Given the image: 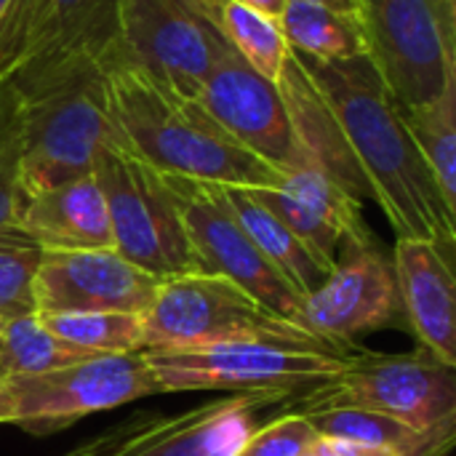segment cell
I'll return each instance as SVG.
<instances>
[{
  "label": "cell",
  "mask_w": 456,
  "mask_h": 456,
  "mask_svg": "<svg viewBox=\"0 0 456 456\" xmlns=\"http://www.w3.org/2000/svg\"><path fill=\"white\" fill-rule=\"evenodd\" d=\"M307 456H393L379 449H369V446H358V444H347V441H334V438H318L315 446L307 452Z\"/></svg>",
  "instance_id": "obj_31"
},
{
  "label": "cell",
  "mask_w": 456,
  "mask_h": 456,
  "mask_svg": "<svg viewBox=\"0 0 456 456\" xmlns=\"http://www.w3.org/2000/svg\"><path fill=\"white\" fill-rule=\"evenodd\" d=\"M43 326L96 355H136L144 350V321L134 313L37 315Z\"/></svg>",
  "instance_id": "obj_27"
},
{
  "label": "cell",
  "mask_w": 456,
  "mask_h": 456,
  "mask_svg": "<svg viewBox=\"0 0 456 456\" xmlns=\"http://www.w3.org/2000/svg\"><path fill=\"white\" fill-rule=\"evenodd\" d=\"M19 200V104L11 86H0V230L13 222Z\"/></svg>",
  "instance_id": "obj_30"
},
{
  "label": "cell",
  "mask_w": 456,
  "mask_h": 456,
  "mask_svg": "<svg viewBox=\"0 0 456 456\" xmlns=\"http://www.w3.org/2000/svg\"><path fill=\"white\" fill-rule=\"evenodd\" d=\"M393 275L401 315L419 347L456 369V278L452 256L428 240L398 238Z\"/></svg>",
  "instance_id": "obj_18"
},
{
  "label": "cell",
  "mask_w": 456,
  "mask_h": 456,
  "mask_svg": "<svg viewBox=\"0 0 456 456\" xmlns=\"http://www.w3.org/2000/svg\"><path fill=\"white\" fill-rule=\"evenodd\" d=\"M176 200L190 248L200 273L222 275L251 294L270 313L299 326L302 297H297L278 270L254 246L246 230L232 216L222 184L163 174Z\"/></svg>",
  "instance_id": "obj_11"
},
{
  "label": "cell",
  "mask_w": 456,
  "mask_h": 456,
  "mask_svg": "<svg viewBox=\"0 0 456 456\" xmlns=\"http://www.w3.org/2000/svg\"><path fill=\"white\" fill-rule=\"evenodd\" d=\"M43 248L13 224L0 230V323L35 313V275Z\"/></svg>",
  "instance_id": "obj_28"
},
{
  "label": "cell",
  "mask_w": 456,
  "mask_h": 456,
  "mask_svg": "<svg viewBox=\"0 0 456 456\" xmlns=\"http://www.w3.org/2000/svg\"><path fill=\"white\" fill-rule=\"evenodd\" d=\"M318 438L307 417L291 411L254 430L235 456H307Z\"/></svg>",
  "instance_id": "obj_29"
},
{
  "label": "cell",
  "mask_w": 456,
  "mask_h": 456,
  "mask_svg": "<svg viewBox=\"0 0 456 456\" xmlns=\"http://www.w3.org/2000/svg\"><path fill=\"white\" fill-rule=\"evenodd\" d=\"M142 321L144 350L265 342L331 355H350L313 337L302 326L270 313L240 286L211 273L163 278Z\"/></svg>",
  "instance_id": "obj_4"
},
{
  "label": "cell",
  "mask_w": 456,
  "mask_h": 456,
  "mask_svg": "<svg viewBox=\"0 0 456 456\" xmlns=\"http://www.w3.org/2000/svg\"><path fill=\"white\" fill-rule=\"evenodd\" d=\"M222 192L238 224L246 230L254 246L265 254V259L278 270V275L289 283V289L297 297L305 299L326 281L331 270H326L310 254V248L246 187H222Z\"/></svg>",
  "instance_id": "obj_21"
},
{
  "label": "cell",
  "mask_w": 456,
  "mask_h": 456,
  "mask_svg": "<svg viewBox=\"0 0 456 456\" xmlns=\"http://www.w3.org/2000/svg\"><path fill=\"white\" fill-rule=\"evenodd\" d=\"M11 224L43 251L112 248L107 206L94 174L21 198Z\"/></svg>",
  "instance_id": "obj_19"
},
{
  "label": "cell",
  "mask_w": 456,
  "mask_h": 456,
  "mask_svg": "<svg viewBox=\"0 0 456 456\" xmlns=\"http://www.w3.org/2000/svg\"><path fill=\"white\" fill-rule=\"evenodd\" d=\"M94 176L104 195L112 248L126 262L160 281L200 273L176 200L158 168L115 136L99 150Z\"/></svg>",
  "instance_id": "obj_5"
},
{
  "label": "cell",
  "mask_w": 456,
  "mask_h": 456,
  "mask_svg": "<svg viewBox=\"0 0 456 456\" xmlns=\"http://www.w3.org/2000/svg\"><path fill=\"white\" fill-rule=\"evenodd\" d=\"M5 377H8V374H5V369H3V363H0V382H3Z\"/></svg>",
  "instance_id": "obj_35"
},
{
  "label": "cell",
  "mask_w": 456,
  "mask_h": 456,
  "mask_svg": "<svg viewBox=\"0 0 456 456\" xmlns=\"http://www.w3.org/2000/svg\"><path fill=\"white\" fill-rule=\"evenodd\" d=\"M299 414L358 409L401 419L417 430H456V369L428 350L406 355L358 353L321 387L297 398Z\"/></svg>",
  "instance_id": "obj_7"
},
{
  "label": "cell",
  "mask_w": 456,
  "mask_h": 456,
  "mask_svg": "<svg viewBox=\"0 0 456 456\" xmlns=\"http://www.w3.org/2000/svg\"><path fill=\"white\" fill-rule=\"evenodd\" d=\"M403 126L441 187L444 200L456 211V77L417 107H398Z\"/></svg>",
  "instance_id": "obj_25"
},
{
  "label": "cell",
  "mask_w": 456,
  "mask_h": 456,
  "mask_svg": "<svg viewBox=\"0 0 456 456\" xmlns=\"http://www.w3.org/2000/svg\"><path fill=\"white\" fill-rule=\"evenodd\" d=\"M275 21L289 51L299 56L342 61L366 53L355 11L337 8L326 0H286Z\"/></svg>",
  "instance_id": "obj_23"
},
{
  "label": "cell",
  "mask_w": 456,
  "mask_h": 456,
  "mask_svg": "<svg viewBox=\"0 0 456 456\" xmlns=\"http://www.w3.org/2000/svg\"><path fill=\"white\" fill-rule=\"evenodd\" d=\"M283 398L235 393L187 411H136L59 456H235L262 409Z\"/></svg>",
  "instance_id": "obj_10"
},
{
  "label": "cell",
  "mask_w": 456,
  "mask_h": 456,
  "mask_svg": "<svg viewBox=\"0 0 456 456\" xmlns=\"http://www.w3.org/2000/svg\"><path fill=\"white\" fill-rule=\"evenodd\" d=\"M166 390L142 355H99L43 374H11L0 382V425L45 433L88 414L110 411Z\"/></svg>",
  "instance_id": "obj_9"
},
{
  "label": "cell",
  "mask_w": 456,
  "mask_h": 456,
  "mask_svg": "<svg viewBox=\"0 0 456 456\" xmlns=\"http://www.w3.org/2000/svg\"><path fill=\"white\" fill-rule=\"evenodd\" d=\"M139 355L166 393H273L283 401L321 387L347 363V355L265 342L144 350Z\"/></svg>",
  "instance_id": "obj_8"
},
{
  "label": "cell",
  "mask_w": 456,
  "mask_h": 456,
  "mask_svg": "<svg viewBox=\"0 0 456 456\" xmlns=\"http://www.w3.org/2000/svg\"><path fill=\"white\" fill-rule=\"evenodd\" d=\"M275 86L283 96V104H286V112L291 120V131H294V139H297L305 160L310 166L321 168L323 174H329L337 184H342L358 200L371 198L369 184H366L361 168L355 166L350 147L331 115L329 104L323 102V96L318 94V88L313 86V80L307 77V72L302 69V64L297 61V56L291 51L283 59Z\"/></svg>",
  "instance_id": "obj_20"
},
{
  "label": "cell",
  "mask_w": 456,
  "mask_h": 456,
  "mask_svg": "<svg viewBox=\"0 0 456 456\" xmlns=\"http://www.w3.org/2000/svg\"><path fill=\"white\" fill-rule=\"evenodd\" d=\"M326 3H331L337 8H345V11H353V0H326Z\"/></svg>",
  "instance_id": "obj_33"
},
{
  "label": "cell",
  "mask_w": 456,
  "mask_h": 456,
  "mask_svg": "<svg viewBox=\"0 0 456 456\" xmlns=\"http://www.w3.org/2000/svg\"><path fill=\"white\" fill-rule=\"evenodd\" d=\"M214 35L235 48L267 80H278L289 45L278 21L240 0H182Z\"/></svg>",
  "instance_id": "obj_24"
},
{
  "label": "cell",
  "mask_w": 456,
  "mask_h": 456,
  "mask_svg": "<svg viewBox=\"0 0 456 456\" xmlns=\"http://www.w3.org/2000/svg\"><path fill=\"white\" fill-rule=\"evenodd\" d=\"M107 67L99 56H72L5 83L19 104V200L94 174L99 150L118 136Z\"/></svg>",
  "instance_id": "obj_3"
},
{
  "label": "cell",
  "mask_w": 456,
  "mask_h": 456,
  "mask_svg": "<svg viewBox=\"0 0 456 456\" xmlns=\"http://www.w3.org/2000/svg\"><path fill=\"white\" fill-rule=\"evenodd\" d=\"M248 192L270 208L326 270L337 265V254L345 243L374 238L363 219L361 200L310 163L283 171L275 187H251Z\"/></svg>",
  "instance_id": "obj_17"
},
{
  "label": "cell",
  "mask_w": 456,
  "mask_h": 456,
  "mask_svg": "<svg viewBox=\"0 0 456 456\" xmlns=\"http://www.w3.org/2000/svg\"><path fill=\"white\" fill-rule=\"evenodd\" d=\"M195 102L238 144H243L248 152H254L281 174L307 166L294 139L278 86L256 72L219 35L214 43L211 67L200 83Z\"/></svg>",
  "instance_id": "obj_13"
},
{
  "label": "cell",
  "mask_w": 456,
  "mask_h": 456,
  "mask_svg": "<svg viewBox=\"0 0 456 456\" xmlns=\"http://www.w3.org/2000/svg\"><path fill=\"white\" fill-rule=\"evenodd\" d=\"M240 3H246V5H251V8H256V11H262V13L273 16V19H278L286 0H240Z\"/></svg>",
  "instance_id": "obj_32"
},
{
  "label": "cell",
  "mask_w": 456,
  "mask_h": 456,
  "mask_svg": "<svg viewBox=\"0 0 456 456\" xmlns=\"http://www.w3.org/2000/svg\"><path fill=\"white\" fill-rule=\"evenodd\" d=\"M99 358L91 350H83L56 334H51L37 313L21 315L0 323V363L5 374H43L61 366L83 363Z\"/></svg>",
  "instance_id": "obj_26"
},
{
  "label": "cell",
  "mask_w": 456,
  "mask_h": 456,
  "mask_svg": "<svg viewBox=\"0 0 456 456\" xmlns=\"http://www.w3.org/2000/svg\"><path fill=\"white\" fill-rule=\"evenodd\" d=\"M216 35L182 0H118L110 64H131L160 86L195 99L211 67Z\"/></svg>",
  "instance_id": "obj_15"
},
{
  "label": "cell",
  "mask_w": 456,
  "mask_h": 456,
  "mask_svg": "<svg viewBox=\"0 0 456 456\" xmlns=\"http://www.w3.org/2000/svg\"><path fill=\"white\" fill-rule=\"evenodd\" d=\"M118 0H11L0 24V86L72 56L107 59Z\"/></svg>",
  "instance_id": "obj_12"
},
{
  "label": "cell",
  "mask_w": 456,
  "mask_h": 456,
  "mask_svg": "<svg viewBox=\"0 0 456 456\" xmlns=\"http://www.w3.org/2000/svg\"><path fill=\"white\" fill-rule=\"evenodd\" d=\"M107 99L120 142L160 174L222 187H275L283 174L238 144L195 99L131 64L107 67Z\"/></svg>",
  "instance_id": "obj_2"
},
{
  "label": "cell",
  "mask_w": 456,
  "mask_h": 456,
  "mask_svg": "<svg viewBox=\"0 0 456 456\" xmlns=\"http://www.w3.org/2000/svg\"><path fill=\"white\" fill-rule=\"evenodd\" d=\"M305 417L321 438L347 441L393 456H446L454 449L456 430H417L401 419L374 411L329 409L307 411Z\"/></svg>",
  "instance_id": "obj_22"
},
{
  "label": "cell",
  "mask_w": 456,
  "mask_h": 456,
  "mask_svg": "<svg viewBox=\"0 0 456 456\" xmlns=\"http://www.w3.org/2000/svg\"><path fill=\"white\" fill-rule=\"evenodd\" d=\"M160 278L126 262L115 248L43 251L35 275V313H134L144 315Z\"/></svg>",
  "instance_id": "obj_16"
},
{
  "label": "cell",
  "mask_w": 456,
  "mask_h": 456,
  "mask_svg": "<svg viewBox=\"0 0 456 456\" xmlns=\"http://www.w3.org/2000/svg\"><path fill=\"white\" fill-rule=\"evenodd\" d=\"M294 56L329 104L371 200L395 235L428 240L454 259L456 211L444 200L371 59L366 53L342 61Z\"/></svg>",
  "instance_id": "obj_1"
},
{
  "label": "cell",
  "mask_w": 456,
  "mask_h": 456,
  "mask_svg": "<svg viewBox=\"0 0 456 456\" xmlns=\"http://www.w3.org/2000/svg\"><path fill=\"white\" fill-rule=\"evenodd\" d=\"M401 315L390 256L377 238L345 243L326 281L302 299L299 326L347 353L361 337L385 329Z\"/></svg>",
  "instance_id": "obj_14"
},
{
  "label": "cell",
  "mask_w": 456,
  "mask_h": 456,
  "mask_svg": "<svg viewBox=\"0 0 456 456\" xmlns=\"http://www.w3.org/2000/svg\"><path fill=\"white\" fill-rule=\"evenodd\" d=\"M8 5H11V0H0V24H3V19L8 13Z\"/></svg>",
  "instance_id": "obj_34"
},
{
  "label": "cell",
  "mask_w": 456,
  "mask_h": 456,
  "mask_svg": "<svg viewBox=\"0 0 456 456\" xmlns=\"http://www.w3.org/2000/svg\"><path fill=\"white\" fill-rule=\"evenodd\" d=\"M353 11L398 107L436 99L456 77V0H353Z\"/></svg>",
  "instance_id": "obj_6"
}]
</instances>
